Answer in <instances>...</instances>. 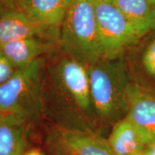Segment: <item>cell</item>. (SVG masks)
Segmentation results:
<instances>
[{"label": "cell", "instance_id": "4fadbf2b", "mask_svg": "<svg viewBox=\"0 0 155 155\" xmlns=\"http://www.w3.org/2000/svg\"><path fill=\"white\" fill-rule=\"evenodd\" d=\"M144 36L155 30V7L149 0H111Z\"/></svg>", "mask_w": 155, "mask_h": 155}, {"label": "cell", "instance_id": "9c48e42d", "mask_svg": "<svg viewBox=\"0 0 155 155\" xmlns=\"http://www.w3.org/2000/svg\"><path fill=\"white\" fill-rule=\"evenodd\" d=\"M58 42L40 38H25L0 45V51L16 70L30 66L55 51Z\"/></svg>", "mask_w": 155, "mask_h": 155}, {"label": "cell", "instance_id": "3957f363", "mask_svg": "<svg viewBox=\"0 0 155 155\" xmlns=\"http://www.w3.org/2000/svg\"><path fill=\"white\" fill-rule=\"evenodd\" d=\"M61 53L91 65L102 59L93 0H73L60 28Z\"/></svg>", "mask_w": 155, "mask_h": 155}, {"label": "cell", "instance_id": "277c9868", "mask_svg": "<svg viewBox=\"0 0 155 155\" xmlns=\"http://www.w3.org/2000/svg\"><path fill=\"white\" fill-rule=\"evenodd\" d=\"M44 57L30 66L15 71L0 85V113L12 114L29 124L42 115Z\"/></svg>", "mask_w": 155, "mask_h": 155}, {"label": "cell", "instance_id": "7402d4cb", "mask_svg": "<svg viewBox=\"0 0 155 155\" xmlns=\"http://www.w3.org/2000/svg\"><path fill=\"white\" fill-rule=\"evenodd\" d=\"M139 155H150V154H149L148 153H147V152H146V151L144 150V152H142L141 153H140V154H139Z\"/></svg>", "mask_w": 155, "mask_h": 155}, {"label": "cell", "instance_id": "44dd1931", "mask_svg": "<svg viewBox=\"0 0 155 155\" xmlns=\"http://www.w3.org/2000/svg\"><path fill=\"white\" fill-rule=\"evenodd\" d=\"M23 152H24V151H19V152L15 153L14 155H22L23 154Z\"/></svg>", "mask_w": 155, "mask_h": 155}, {"label": "cell", "instance_id": "e0dca14e", "mask_svg": "<svg viewBox=\"0 0 155 155\" xmlns=\"http://www.w3.org/2000/svg\"><path fill=\"white\" fill-rule=\"evenodd\" d=\"M145 151L150 155H155V141L149 144L145 149Z\"/></svg>", "mask_w": 155, "mask_h": 155}, {"label": "cell", "instance_id": "cb8c5ba5", "mask_svg": "<svg viewBox=\"0 0 155 155\" xmlns=\"http://www.w3.org/2000/svg\"><path fill=\"white\" fill-rule=\"evenodd\" d=\"M97 1H102V2H111V0H97Z\"/></svg>", "mask_w": 155, "mask_h": 155}, {"label": "cell", "instance_id": "d6986e66", "mask_svg": "<svg viewBox=\"0 0 155 155\" xmlns=\"http://www.w3.org/2000/svg\"><path fill=\"white\" fill-rule=\"evenodd\" d=\"M56 155H72L69 154L68 152H65V151L61 150V149L56 147Z\"/></svg>", "mask_w": 155, "mask_h": 155}, {"label": "cell", "instance_id": "7c38bea8", "mask_svg": "<svg viewBox=\"0 0 155 155\" xmlns=\"http://www.w3.org/2000/svg\"><path fill=\"white\" fill-rule=\"evenodd\" d=\"M28 123L12 114L0 117V155H14L24 151Z\"/></svg>", "mask_w": 155, "mask_h": 155}, {"label": "cell", "instance_id": "8992f818", "mask_svg": "<svg viewBox=\"0 0 155 155\" xmlns=\"http://www.w3.org/2000/svg\"><path fill=\"white\" fill-rule=\"evenodd\" d=\"M125 117L139 131L147 146L155 141V92L137 81H131Z\"/></svg>", "mask_w": 155, "mask_h": 155}, {"label": "cell", "instance_id": "8fae6325", "mask_svg": "<svg viewBox=\"0 0 155 155\" xmlns=\"http://www.w3.org/2000/svg\"><path fill=\"white\" fill-rule=\"evenodd\" d=\"M106 140L114 155H139L147 147L142 135L127 117L113 126Z\"/></svg>", "mask_w": 155, "mask_h": 155}, {"label": "cell", "instance_id": "ac0fdd59", "mask_svg": "<svg viewBox=\"0 0 155 155\" xmlns=\"http://www.w3.org/2000/svg\"><path fill=\"white\" fill-rule=\"evenodd\" d=\"M22 155H43L42 154L40 151L37 150H32L29 151L28 152H23V154Z\"/></svg>", "mask_w": 155, "mask_h": 155}, {"label": "cell", "instance_id": "2e32d148", "mask_svg": "<svg viewBox=\"0 0 155 155\" xmlns=\"http://www.w3.org/2000/svg\"><path fill=\"white\" fill-rule=\"evenodd\" d=\"M0 3L9 10H19L17 0H0Z\"/></svg>", "mask_w": 155, "mask_h": 155}, {"label": "cell", "instance_id": "9a60e30c", "mask_svg": "<svg viewBox=\"0 0 155 155\" xmlns=\"http://www.w3.org/2000/svg\"><path fill=\"white\" fill-rule=\"evenodd\" d=\"M15 71L16 69L6 59L0 51V85L9 78Z\"/></svg>", "mask_w": 155, "mask_h": 155}, {"label": "cell", "instance_id": "5b68a950", "mask_svg": "<svg viewBox=\"0 0 155 155\" xmlns=\"http://www.w3.org/2000/svg\"><path fill=\"white\" fill-rule=\"evenodd\" d=\"M93 1L103 58L124 53L144 38L113 4Z\"/></svg>", "mask_w": 155, "mask_h": 155}, {"label": "cell", "instance_id": "ba28073f", "mask_svg": "<svg viewBox=\"0 0 155 155\" xmlns=\"http://www.w3.org/2000/svg\"><path fill=\"white\" fill-rule=\"evenodd\" d=\"M54 139L56 147L72 155H114L106 139L98 133L57 128Z\"/></svg>", "mask_w": 155, "mask_h": 155}, {"label": "cell", "instance_id": "ffe728a7", "mask_svg": "<svg viewBox=\"0 0 155 155\" xmlns=\"http://www.w3.org/2000/svg\"><path fill=\"white\" fill-rule=\"evenodd\" d=\"M7 10H9V9L6 8L5 6L2 5V4L0 3V17L2 16L4 13H5Z\"/></svg>", "mask_w": 155, "mask_h": 155}, {"label": "cell", "instance_id": "7a4b0ae2", "mask_svg": "<svg viewBox=\"0 0 155 155\" xmlns=\"http://www.w3.org/2000/svg\"><path fill=\"white\" fill-rule=\"evenodd\" d=\"M125 53L102 58L86 66L98 127L114 126L127 115L131 79Z\"/></svg>", "mask_w": 155, "mask_h": 155}, {"label": "cell", "instance_id": "30bf717a", "mask_svg": "<svg viewBox=\"0 0 155 155\" xmlns=\"http://www.w3.org/2000/svg\"><path fill=\"white\" fill-rule=\"evenodd\" d=\"M73 0H17L18 9L40 24L60 29Z\"/></svg>", "mask_w": 155, "mask_h": 155}, {"label": "cell", "instance_id": "6da1fadb", "mask_svg": "<svg viewBox=\"0 0 155 155\" xmlns=\"http://www.w3.org/2000/svg\"><path fill=\"white\" fill-rule=\"evenodd\" d=\"M42 114L59 129L98 133L87 67L62 53L45 64Z\"/></svg>", "mask_w": 155, "mask_h": 155}, {"label": "cell", "instance_id": "52a82bcc", "mask_svg": "<svg viewBox=\"0 0 155 155\" xmlns=\"http://www.w3.org/2000/svg\"><path fill=\"white\" fill-rule=\"evenodd\" d=\"M59 36L60 29L40 24L20 10H7L0 17V45L30 38L58 42Z\"/></svg>", "mask_w": 155, "mask_h": 155}, {"label": "cell", "instance_id": "d4e9b609", "mask_svg": "<svg viewBox=\"0 0 155 155\" xmlns=\"http://www.w3.org/2000/svg\"><path fill=\"white\" fill-rule=\"evenodd\" d=\"M3 115V114H2V113H0V117H1V116H2Z\"/></svg>", "mask_w": 155, "mask_h": 155}, {"label": "cell", "instance_id": "5bb4252c", "mask_svg": "<svg viewBox=\"0 0 155 155\" xmlns=\"http://www.w3.org/2000/svg\"><path fill=\"white\" fill-rule=\"evenodd\" d=\"M145 37L147 38L139 53V62L147 76L155 80V30Z\"/></svg>", "mask_w": 155, "mask_h": 155}, {"label": "cell", "instance_id": "603a6c76", "mask_svg": "<svg viewBox=\"0 0 155 155\" xmlns=\"http://www.w3.org/2000/svg\"><path fill=\"white\" fill-rule=\"evenodd\" d=\"M149 2H150L152 5H154L155 7V0H149Z\"/></svg>", "mask_w": 155, "mask_h": 155}]
</instances>
